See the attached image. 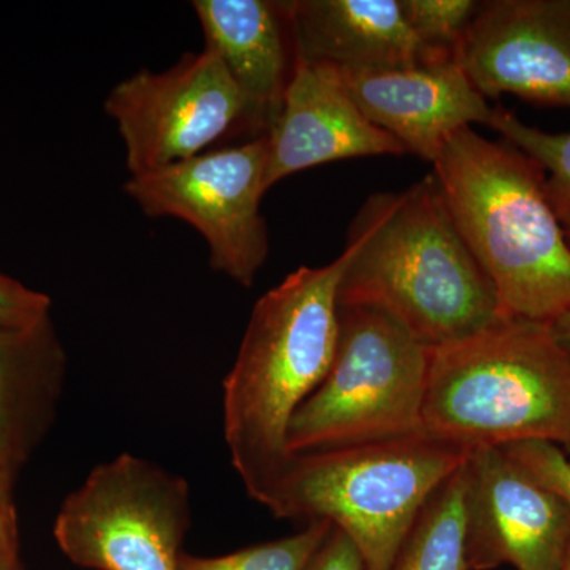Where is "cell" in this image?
<instances>
[{
	"mask_svg": "<svg viewBox=\"0 0 570 570\" xmlns=\"http://www.w3.org/2000/svg\"><path fill=\"white\" fill-rule=\"evenodd\" d=\"M461 236L508 317L551 324L570 311V242L546 190V174L508 141L472 127L433 164Z\"/></svg>",
	"mask_w": 570,
	"mask_h": 570,
	"instance_id": "cell-3",
	"label": "cell"
},
{
	"mask_svg": "<svg viewBox=\"0 0 570 570\" xmlns=\"http://www.w3.org/2000/svg\"><path fill=\"white\" fill-rule=\"evenodd\" d=\"M341 73L363 115L395 137L406 153L430 164L436 163L453 135L472 124L489 126L493 112L456 58Z\"/></svg>",
	"mask_w": 570,
	"mask_h": 570,
	"instance_id": "cell-13",
	"label": "cell"
},
{
	"mask_svg": "<svg viewBox=\"0 0 570 570\" xmlns=\"http://www.w3.org/2000/svg\"><path fill=\"white\" fill-rule=\"evenodd\" d=\"M51 298L0 273V330L32 328L50 318Z\"/></svg>",
	"mask_w": 570,
	"mask_h": 570,
	"instance_id": "cell-22",
	"label": "cell"
},
{
	"mask_svg": "<svg viewBox=\"0 0 570 570\" xmlns=\"http://www.w3.org/2000/svg\"><path fill=\"white\" fill-rule=\"evenodd\" d=\"M51 318L0 330V472L13 475L50 426L66 377Z\"/></svg>",
	"mask_w": 570,
	"mask_h": 570,
	"instance_id": "cell-16",
	"label": "cell"
},
{
	"mask_svg": "<svg viewBox=\"0 0 570 570\" xmlns=\"http://www.w3.org/2000/svg\"><path fill=\"white\" fill-rule=\"evenodd\" d=\"M11 478L0 472V562L18 557L17 512L11 499Z\"/></svg>",
	"mask_w": 570,
	"mask_h": 570,
	"instance_id": "cell-24",
	"label": "cell"
},
{
	"mask_svg": "<svg viewBox=\"0 0 570 570\" xmlns=\"http://www.w3.org/2000/svg\"><path fill=\"white\" fill-rule=\"evenodd\" d=\"M532 478L558 494L570 508V460L560 445L543 441L517 442L502 448Z\"/></svg>",
	"mask_w": 570,
	"mask_h": 570,
	"instance_id": "cell-21",
	"label": "cell"
},
{
	"mask_svg": "<svg viewBox=\"0 0 570 570\" xmlns=\"http://www.w3.org/2000/svg\"><path fill=\"white\" fill-rule=\"evenodd\" d=\"M463 491L461 466L426 502L392 570H471L464 538Z\"/></svg>",
	"mask_w": 570,
	"mask_h": 570,
	"instance_id": "cell-17",
	"label": "cell"
},
{
	"mask_svg": "<svg viewBox=\"0 0 570 570\" xmlns=\"http://www.w3.org/2000/svg\"><path fill=\"white\" fill-rule=\"evenodd\" d=\"M266 137L223 146L151 174L130 176L126 194L151 217H176L204 236L214 272L243 287L269 253L261 213L266 194Z\"/></svg>",
	"mask_w": 570,
	"mask_h": 570,
	"instance_id": "cell-9",
	"label": "cell"
},
{
	"mask_svg": "<svg viewBox=\"0 0 570 570\" xmlns=\"http://www.w3.org/2000/svg\"><path fill=\"white\" fill-rule=\"evenodd\" d=\"M422 425L468 453L527 441L570 449V355L549 324L519 317L430 348Z\"/></svg>",
	"mask_w": 570,
	"mask_h": 570,
	"instance_id": "cell-4",
	"label": "cell"
},
{
	"mask_svg": "<svg viewBox=\"0 0 570 570\" xmlns=\"http://www.w3.org/2000/svg\"><path fill=\"white\" fill-rule=\"evenodd\" d=\"M404 18L426 47L453 52L478 13L475 0H400Z\"/></svg>",
	"mask_w": 570,
	"mask_h": 570,
	"instance_id": "cell-20",
	"label": "cell"
},
{
	"mask_svg": "<svg viewBox=\"0 0 570 570\" xmlns=\"http://www.w3.org/2000/svg\"><path fill=\"white\" fill-rule=\"evenodd\" d=\"M193 7L204 31L205 50L224 63L266 135L295 70L292 2L195 0Z\"/></svg>",
	"mask_w": 570,
	"mask_h": 570,
	"instance_id": "cell-14",
	"label": "cell"
},
{
	"mask_svg": "<svg viewBox=\"0 0 570 570\" xmlns=\"http://www.w3.org/2000/svg\"><path fill=\"white\" fill-rule=\"evenodd\" d=\"M296 58L344 71L401 69L455 58L415 36L400 0H292Z\"/></svg>",
	"mask_w": 570,
	"mask_h": 570,
	"instance_id": "cell-15",
	"label": "cell"
},
{
	"mask_svg": "<svg viewBox=\"0 0 570 570\" xmlns=\"http://www.w3.org/2000/svg\"><path fill=\"white\" fill-rule=\"evenodd\" d=\"M469 453L425 433L295 455L269 512L325 520L354 542L365 570H392L409 532Z\"/></svg>",
	"mask_w": 570,
	"mask_h": 570,
	"instance_id": "cell-5",
	"label": "cell"
},
{
	"mask_svg": "<svg viewBox=\"0 0 570 570\" xmlns=\"http://www.w3.org/2000/svg\"><path fill=\"white\" fill-rule=\"evenodd\" d=\"M562 570H570V553H569L568 561H566L564 569H562Z\"/></svg>",
	"mask_w": 570,
	"mask_h": 570,
	"instance_id": "cell-28",
	"label": "cell"
},
{
	"mask_svg": "<svg viewBox=\"0 0 570 570\" xmlns=\"http://www.w3.org/2000/svg\"><path fill=\"white\" fill-rule=\"evenodd\" d=\"M550 328L561 347L570 355V311L551 322Z\"/></svg>",
	"mask_w": 570,
	"mask_h": 570,
	"instance_id": "cell-25",
	"label": "cell"
},
{
	"mask_svg": "<svg viewBox=\"0 0 570 570\" xmlns=\"http://www.w3.org/2000/svg\"><path fill=\"white\" fill-rule=\"evenodd\" d=\"M430 348L371 307H340L335 360L288 426L294 455L423 433Z\"/></svg>",
	"mask_w": 570,
	"mask_h": 570,
	"instance_id": "cell-6",
	"label": "cell"
},
{
	"mask_svg": "<svg viewBox=\"0 0 570 570\" xmlns=\"http://www.w3.org/2000/svg\"><path fill=\"white\" fill-rule=\"evenodd\" d=\"M469 568L562 570L570 553V508L504 449L469 452L463 464Z\"/></svg>",
	"mask_w": 570,
	"mask_h": 570,
	"instance_id": "cell-10",
	"label": "cell"
},
{
	"mask_svg": "<svg viewBox=\"0 0 570 570\" xmlns=\"http://www.w3.org/2000/svg\"><path fill=\"white\" fill-rule=\"evenodd\" d=\"M562 227H564L566 234H568V238L570 242V216L566 217V219L562 220Z\"/></svg>",
	"mask_w": 570,
	"mask_h": 570,
	"instance_id": "cell-27",
	"label": "cell"
},
{
	"mask_svg": "<svg viewBox=\"0 0 570 570\" xmlns=\"http://www.w3.org/2000/svg\"><path fill=\"white\" fill-rule=\"evenodd\" d=\"M502 140L531 157L546 174V190L561 223L570 216V132H546L494 107L489 122Z\"/></svg>",
	"mask_w": 570,
	"mask_h": 570,
	"instance_id": "cell-18",
	"label": "cell"
},
{
	"mask_svg": "<svg viewBox=\"0 0 570 570\" xmlns=\"http://www.w3.org/2000/svg\"><path fill=\"white\" fill-rule=\"evenodd\" d=\"M0 570H21L18 557L11 558V560L0 562Z\"/></svg>",
	"mask_w": 570,
	"mask_h": 570,
	"instance_id": "cell-26",
	"label": "cell"
},
{
	"mask_svg": "<svg viewBox=\"0 0 570 570\" xmlns=\"http://www.w3.org/2000/svg\"><path fill=\"white\" fill-rule=\"evenodd\" d=\"M332 530L333 524L328 521L316 520L309 521L305 530L296 534L224 557L200 558L183 553L179 570H307Z\"/></svg>",
	"mask_w": 570,
	"mask_h": 570,
	"instance_id": "cell-19",
	"label": "cell"
},
{
	"mask_svg": "<svg viewBox=\"0 0 570 570\" xmlns=\"http://www.w3.org/2000/svg\"><path fill=\"white\" fill-rule=\"evenodd\" d=\"M105 111L118 126L130 176L193 159L239 134L265 135L224 63L208 50L118 82Z\"/></svg>",
	"mask_w": 570,
	"mask_h": 570,
	"instance_id": "cell-8",
	"label": "cell"
},
{
	"mask_svg": "<svg viewBox=\"0 0 570 570\" xmlns=\"http://www.w3.org/2000/svg\"><path fill=\"white\" fill-rule=\"evenodd\" d=\"M351 257L302 266L255 303L224 381V438L232 466L258 504L272 509L294 461L288 426L322 384L340 336L337 288Z\"/></svg>",
	"mask_w": 570,
	"mask_h": 570,
	"instance_id": "cell-2",
	"label": "cell"
},
{
	"mask_svg": "<svg viewBox=\"0 0 570 570\" xmlns=\"http://www.w3.org/2000/svg\"><path fill=\"white\" fill-rule=\"evenodd\" d=\"M190 517L186 480L122 453L94 468L66 498L52 532L80 568L179 570Z\"/></svg>",
	"mask_w": 570,
	"mask_h": 570,
	"instance_id": "cell-7",
	"label": "cell"
},
{
	"mask_svg": "<svg viewBox=\"0 0 570 570\" xmlns=\"http://www.w3.org/2000/svg\"><path fill=\"white\" fill-rule=\"evenodd\" d=\"M265 137L266 189L317 165L406 154L395 137L363 115L337 67L299 58Z\"/></svg>",
	"mask_w": 570,
	"mask_h": 570,
	"instance_id": "cell-12",
	"label": "cell"
},
{
	"mask_svg": "<svg viewBox=\"0 0 570 570\" xmlns=\"http://www.w3.org/2000/svg\"><path fill=\"white\" fill-rule=\"evenodd\" d=\"M346 247L340 307L381 311L428 348L460 343L508 317L434 174L401 193L370 195Z\"/></svg>",
	"mask_w": 570,
	"mask_h": 570,
	"instance_id": "cell-1",
	"label": "cell"
},
{
	"mask_svg": "<svg viewBox=\"0 0 570 570\" xmlns=\"http://www.w3.org/2000/svg\"><path fill=\"white\" fill-rule=\"evenodd\" d=\"M455 58L485 99L570 110V0L480 2Z\"/></svg>",
	"mask_w": 570,
	"mask_h": 570,
	"instance_id": "cell-11",
	"label": "cell"
},
{
	"mask_svg": "<svg viewBox=\"0 0 570 570\" xmlns=\"http://www.w3.org/2000/svg\"><path fill=\"white\" fill-rule=\"evenodd\" d=\"M307 570H365L360 551L343 531L333 530L326 535Z\"/></svg>",
	"mask_w": 570,
	"mask_h": 570,
	"instance_id": "cell-23",
	"label": "cell"
}]
</instances>
